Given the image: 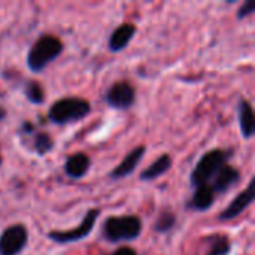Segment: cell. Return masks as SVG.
Listing matches in <instances>:
<instances>
[{"instance_id":"6da1fadb","label":"cell","mask_w":255,"mask_h":255,"mask_svg":"<svg viewBox=\"0 0 255 255\" xmlns=\"http://www.w3.org/2000/svg\"><path fill=\"white\" fill-rule=\"evenodd\" d=\"M64 46L63 42L52 36V34H43L40 36L30 48L27 54V66L31 72L39 73L42 72L49 63H52L61 52Z\"/></svg>"},{"instance_id":"7a4b0ae2","label":"cell","mask_w":255,"mask_h":255,"mask_svg":"<svg viewBox=\"0 0 255 255\" xmlns=\"http://www.w3.org/2000/svg\"><path fill=\"white\" fill-rule=\"evenodd\" d=\"M91 111V106L87 100L79 97H64L51 105L48 111V118L51 123L63 126L75 123L87 117Z\"/></svg>"},{"instance_id":"3957f363","label":"cell","mask_w":255,"mask_h":255,"mask_svg":"<svg viewBox=\"0 0 255 255\" xmlns=\"http://www.w3.org/2000/svg\"><path fill=\"white\" fill-rule=\"evenodd\" d=\"M142 233V221L136 215L111 217L103 224V238L108 242L134 241Z\"/></svg>"},{"instance_id":"277c9868","label":"cell","mask_w":255,"mask_h":255,"mask_svg":"<svg viewBox=\"0 0 255 255\" xmlns=\"http://www.w3.org/2000/svg\"><path fill=\"white\" fill-rule=\"evenodd\" d=\"M227 158H229V152H226L223 149L208 151L199 160V163L196 164V167L193 169V172L190 175L191 185L196 188V187L209 184V181H212L215 178V175L221 170V167L226 166Z\"/></svg>"},{"instance_id":"5b68a950","label":"cell","mask_w":255,"mask_h":255,"mask_svg":"<svg viewBox=\"0 0 255 255\" xmlns=\"http://www.w3.org/2000/svg\"><path fill=\"white\" fill-rule=\"evenodd\" d=\"M99 215H100V211L99 209H90L85 214L82 223L76 229L66 230V232H49L48 233V238L52 242H57V244H72V242L82 241L84 238H87L93 232Z\"/></svg>"},{"instance_id":"8992f818","label":"cell","mask_w":255,"mask_h":255,"mask_svg":"<svg viewBox=\"0 0 255 255\" xmlns=\"http://www.w3.org/2000/svg\"><path fill=\"white\" fill-rule=\"evenodd\" d=\"M28 235L22 224H13L0 235V255H18L27 245Z\"/></svg>"},{"instance_id":"52a82bcc","label":"cell","mask_w":255,"mask_h":255,"mask_svg":"<svg viewBox=\"0 0 255 255\" xmlns=\"http://www.w3.org/2000/svg\"><path fill=\"white\" fill-rule=\"evenodd\" d=\"M106 103L114 109H128L136 102V91L131 84L126 81L115 82L105 96Z\"/></svg>"},{"instance_id":"ba28073f","label":"cell","mask_w":255,"mask_h":255,"mask_svg":"<svg viewBox=\"0 0 255 255\" xmlns=\"http://www.w3.org/2000/svg\"><path fill=\"white\" fill-rule=\"evenodd\" d=\"M254 185L255 179H251V182L248 184L247 190L242 191L241 194H238V196L232 200V203L221 212V215H220V220H221V221L233 220V218L239 217L245 209H248V208L251 206V203L254 202L255 197Z\"/></svg>"},{"instance_id":"9c48e42d","label":"cell","mask_w":255,"mask_h":255,"mask_svg":"<svg viewBox=\"0 0 255 255\" xmlns=\"http://www.w3.org/2000/svg\"><path fill=\"white\" fill-rule=\"evenodd\" d=\"M145 151H146L145 146H136L134 149H131L126 155V158L109 173V178L111 179H121V178L131 175L136 170V167L140 164V161L145 155Z\"/></svg>"},{"instance_id":"30bf717a","label":"cell","mask_w":255,"mask_h":255,"mask_svg":"<svg viewBox=\"0 0 255 255\" xmlns=\"http://www.w3.org/2000/svg\"><path fill=\"white\" fill-rule=\"evenodd\" d=\"M134 34H136V25L134 24H130V22L121 24L109 36L108 48L112 52H120V51H123L124 48L128 46V43L131 42Z\"/></svg>"},{"instance_id":"8fae6325","label":"cell","mask_w":255,"mask_h":255,"mask_svg":"<svg viewBox=\"0 0 255 255\" xmlns=\"http://www.w3.org/2000/svg\"><path fill=\"white\" fill-rule=\"evenodd\" d=\"M241 179V173L238 169L232 167V166H223L221 170L215 175L214 182L211 185V188L214 190V193H227L232 187H235Z\"/></svg>"},{"instance_id":"7c38bea8","label":"cell","mask_w":255,"mask_h":255,"mask_svg":"<svg viewBox=\"0 0 255 255\" xmlns=\"http://www.w3.org/2000/svg\"><path fill=\"white\" fill-rule=\"evenodd\" d=\"M214 202H215V193L211 188V185L206 184V185L196 187L191 199L187 203V208L191 209V211L205 212V211H208V209L212 208Z\"/></svg>"},{"instance_id":"4fadbf2b","label":"cell","mask_w":255,"mask_h":255,"mask_svg":"<svg viewBox=\"0 0 255 255\" xmlns=\"http://www.w3.org/2000/svg\"><path fill=\"white\" fill-rule=\"evenodd\" d=\"M90 164H91V161L87 154L76 152V154H72L70 157H67V160L64 163V172L72 179H81L87 175Z\"/></svg>"},{"instance_id":"5bb4252c","label":"cell","mask_w":255,"mask_h":255,"mask_svg":"<svg viewBox=\"0 0 255 255\" xmlns=\"http://www.w3.org/2000/svg\"><path fill=\"white\" fill-rule=\"evenodd\" d=\"M239 126L241 133L245 139H251L255 134V120L253 106L248 100L242 99L239 102Z\"/></svg>"},{"instance_id":"9a60e30c","label":"cell","mask_w":255,"mask_h":255,"mask_svg":"<svg viewBox=\"0 0 255 255\" xmlns=\"http://www.w3.org/2000/svg\"><path fill=\"white\" fill-rule=\"evenodd\" d=\"M172 167V158L169 154H163L160 155L148 169H145L140 173V179L142 181H154L160 176H163L166 172H169Z\"/></svg>"},{"instance_id":"2e32d148","label":"cell","mask_w":255,"mask_h":255,"mask_svg":"<svg viewBox=\"0 0 255 255\" xmlns=\"http://www.w3.org/2000/svg\"><path fill=\"white\" fill-rule=\"evenodd\" d=\"M24 94L27 97L28 102H31L33 105H42L45 102V93H43V88L39 82L36 81H30L25 84V88H24Z\"/></svg>"},{"instance_id":"e0dca14e","label":"cell","mask_w":255,"mask_h":255,"mask_svg":"<svg viewBox=\"0 0 255 255\" xmlns=\"http://www.w3.org/2000/svg\"><path fill=\"white\" fill-rule=\"evenodd\" d=\"M211 247L208 255H229L230 253V241L226 236H212L209 238Z\"/></svg>"},{"instance_id":"ac0fdd59","label":"cell","mask_w":255,"mask_h":255,"mask_svg":"<svg viewBox=\"0 0 255 255\" xmlns=\"http://www.w3.org/2000/svg\"><path fill=\"white\" fill-rule=\"evenodd\" d=\"M54 146V142L51 139V136L48 133H43V131H39L34 137V151L39 154V155H45L48 154Z\"/></svg>"},{"instance_id":"d6986e66","label":"cell","mask_w":255,"mask_h":255,"mask_svg":"<svg viewBox=\"0 0 255 255\" xmlns=\"http://www.w3.org/2000/svg\"><path fill=\"white\" fill-rule=\"evenodd\" d=\"M175 223H176V218H175V215L172 212H163L157 218V221L154 224V230L157 233H167V232H170L173 229Z\"/></svg>"},{"instance_id":"ffe728a7","label":"cell","mask_w":255,"mask_h":255,"mask_svg":"<svg viewBox=\"0 0 255 255\" xmlns=\"http://www.w3.org/2000/svg\"><path fill=\"white\" fill-rule=\"evenodd\" d=\"M253 12H255V3L253 0H248V1H245L244 3V6L239 9V12H238V18L239 19H242V18H247L248 15H251Z\"/></svg>"},{"instance_id":"44dd1931","label":"cell","mask_w":255,"mask_h":255,"mask_svg":"<svg viewBox=\"0 0 255 255\" xmlns=\"http://www.w3.org/2000/svg\"><path fill=\"white\" fill-rule=\"evenodd\" d=\"M111 255H137V253L133 250V248H128V247H121L118 248L114 254Z\"/></svg>"},{"instance_id":"7402d4cb","label":"cell","mask_w":255,"mask_h":255,"mask_svg":"<svg viewBox=\"0 0 255 255\" xmlns=\"http://www.w3.org/2000/svg\"><path fill=\"white\" fill-rule=\"evenodd\" d=\"M21 131H24V133H33L34 131V127H33V124H30V123H22V126H21Z\"/></svg>"},{"instance_id":"603a6c76","label":"cell","mask_w":255,"mask_h":255,"mask_svg":"<svg viewBox=\"0 0 255 255\" xmlns=\"http://www.w3.org/2000/svg\"><path fill=\"white\" fill-rule=\"evenodd\" d=\"M4 117H6V111L0 106V121H3V120H4Z\"/></svg>"},{"instance_id":"cb8c5ba5","label":"cell","mask_w":255,"mask_h":255,"mask_svg":"<svg viewBox=\"0 0 255 255\" xmlns=\"http://www.w3.org/2000/svg\"><path fill=\"white\" fill-rule=\"evenodd\" d=\"M1 161H3V160H1V158H0V166H1Z\"/></svg>"}]
</instances>
